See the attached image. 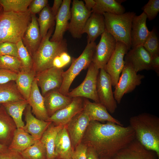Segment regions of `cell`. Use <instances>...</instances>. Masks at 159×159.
Listing matches in <instances>:
<instances>
[{"mask_svg":"<svg viewBox=\"0 0 159 159\" xmlns=\"http://www.w3.org/2000/svg\"><path fill=\"white\" fill-rule=\"evenodd\" d=\"M96 3L92 9V12L103 14L107 13L114 14H121L125 9L121 3L123 1L116 0H95Z\"/></svg>","mask_w":159,"mask_h":159,"instance_id":"4dcf8cb0","label":"cell"},{"mask_svg":"<svg viewBox=\"0 0 159 159\" xmlns=\"http://www.w3.org/2000/svg\"><path fill=\"white\" fill-rule=\"evenodd\" d=\"M90 121L88 116L83 110L66 125L73 148L81 142Z\"/></svg>","mask_w":159,"mask_h":159,"instance_id":"9a60e30c","label":"cell"},{"mask_svg":"<svg viewBox=\"0 0 159 159\" xmlns=\"http://www.w3.org/2000/svg\"><path fill=\"white\" fill-rule=\"evenodd\" d=\"M151 57L159 55V41L156 29L153 28L143 45Z\"/></svg>","mask_w":159,"mask_h":159,"instance_id":"8d00e7d4","label":"cell"},{"mask_svg":"<svg viewBox=\"0 0 159 159\" xmlns=\"http://www.w3.org/2000/svg\"><path fill=\"white\" fill-rule=\"evenodd\" d=\"M25 159H46V151L40 139L20 153Z\"/></svg>","mask_w":159,"mask_h":159,"instance_id":"e575fe53","label":"cell"},{"mask_svg":"<svg viewBox=\"0 0 159 159\" xmlns=\"http://www.w3.org/2000/svg\"><path fill=\"white\" fill-rule=\"evenodd\" d=\"M54 29V27L50 29L46 35L42 38L39 47L32 57V69L37 74L53 67L54 58L62 52L67 51L65 39L59 42L50 40Z\"/></svg>","mask_w":159,"mask_h":159,"instance_id":"277c9868","label":"cell"},{"mask_svg":"<svg viewBox=\"0 0 159 159\" xmlns=\"http://www.w3.org/2000/svg\"><path fill=\"white\" fill-rule=\"evenodd\" d=\"M44 97L45 107L49 117L67 106L72 100V98L64 95L57 90L49 92Z\"/></svg>","mask_w":159,"mask_h":159,"instance_id":"d4e9b609","label":"cell"},{"mask_svg":"<svg viewBox=\"0 0 159 159\" xmlns=\"http://www.w3.org/2000/svg\"><path fill=\"white\" fill-rule=\"evenodd\" d=\"M0 159H25L19 152L9 149L8 147L0 151Z\"/></svg>","mask_w":159,"mask_h":159,"instance_id":"bcb514c9","label":"cell"},{"mask_svg":"<svg viewBox=\"0 0 159 159\" xmlns=\"http://www.w3.org/2000/svg\"><path fill=\"white\" fill-rule=\"evenodd\" d=\"M4 55L11 56L18 58L16 44L9 42L0 43V56Z\"/></svg>","mask_w":159,"mask_h":159,"instance_id":"60d3db41","label":"cell"},{"mask_svg":"<svg viewBox=\"0 0 159 159\" xmlns=\"http://www.w3.org/2000/svg\"><path fill=\"white\" fill-rule=\"evenodd\" d=\"M105 31L104 17L103 14L92 12L85 25L83 33L87 35V42H95Z\"/></svg>","mask_w":159,"mask_h":159,"instance_id":"484cf974","label":"cell"},{"mask_svg":"<svg viewBox=\"0 0 159 159\" xmlns=\"http://www.w3.org/2000/svg\"><path fill=\"white\" fill-rule=\"evenodd\" d=\"M36 74L32 69L29 70L21 69L17 73L15 81L16 87L23 97L26 100L29 97L32 85Z\"/></svg>","mask_w":159,"mask_h":159,"instance_id":"f1b7e54d","label":"cell"},{"mask_svg":"<svg viewBox=\"0 0 159 159\" xmlns=\"http://www.w3.org/2000/svg\"><path fill=\"white\" fill-rule=\"evenodd\" d=\"M85 5L86 8L89 10H92L95 5L96 2L95 0H84Z\"/></svg>","mask_w":159,"mask_h":159,"instance_id":"f907efd6","label":"cell"},{"mask_svg":"<svg viewBox=\"0 0 159 159\" xmlns=\"http://www.w3.org/2000/svg\"><path fill=\"white\" fill-rule=\"evenodd\" d=\"M142 9L149 21L153 20L159 12V0H149Z\"/></svg>","mask_w":159,"mask_h":159,"instance_id":"ab89813d","label":"cell"},{"mask_svg":"<svg viewBox=\"0 0 159 159\" xmlns=\"http://www.w3.org/2000/svg\"><path fill=\"white\" fill-rule=\"evenodd\" d=\"M144 77V75L138 74L129 64H125L113 92L117 103H120L124 95L132 92L137 86L140 85L142 80Z\"/></svg>","mask_w":159,"mask_h":159,"instance_id":"52a82bcc","label":"cell"},{"mask_svg":"<svg viewBox=\"0 0 159 159\" xmlns=\"http://www.w3.org/2000/svg\"><path fill=\"white\" fill-rule=\"evenodd\" d=\"M83 101L82 97L72 98L69 105L55 112L47 121L53 122L56 125H66L74 117L83 110Z\"/></svg>","mask_w":159,"mask_h":159,"instance_id":"2e32d148","label":"cell"},{"mask_svg":"<svg viewBox=\"0 0 159 159\" xmlns=\"http://www.w3.org/2000/svg\"><path fill=\"white\" fill-rule=\"evenodd\" d=\"M24 100L18 91L15 81L0 84V105Z\"/></svg>","mask_w":159,"mask_h":159,"instance_id":"d6a6232c","label":"cell"},{"mask_svg":"<svg viewBox=\"0 0 159 159\" xmlns=\"http://www.w3.org/2000/svg\"><path fill=\"white\" fill-rule=\"evenodd\" d=\"M18 58L22 66V69L29 70L32 69L33 59L32 56L21 40L16 43Z\"/></svg>","mask_w":159,"mask_h":159,"instance_id":"f35d334b","label":"cell"},{"mask_svg":"<svg viewBox=\"0 0 159 159\" xmlns=\"http://www.w3.org/2000/svg\"><path fill=\"white\" fill-rule=\"evenodd\" d=\"M31 19L29 10L20 13L3 11L0 15V43L16 44L21 40Z\"/></svg>","mask_w":159,"mask_h":159,"instance_id":"3957f363","label":"cell"},{"mask_svg":"<svg viewBox=\"0 0 159 159\" xmlns=\"http://www.w3.org/2000/svg\"><path fill=\"white\" fill-rule=\"evenodd\" d=\"M3 11V9L1 6H0V15Z\"/></svg>","mask_w":159,"mask_h":159,"instance_id":"db71d44e","label":"cell"},{"mask_svg":"<svg viewBox=\"0 0 159 159\" xmlns=\"http://www.w3.org/2000/svg\"><path fill=\"white\" fill-rule=\"evenodd\" d=\"M83 111L87 115L90 121L111 122L123 126L120 122L112 117L106 107L100 103L92 102L83 98Z\"/></svg>","mask_w":159,"mask_h":159,"instance_id":"ffe728a7","label":"cell"},{"mask_svg":"<svg viewBox=\"0 0 159 159\" xmlns=\"http://www.w3.org/2000/svg\"><path fill=\"white\" fill-rule=\"evenodd\" d=\"M83 138L85 144L93 148L98 156L111 158L135 140V135L130 125L124 127L111 122L102 124L92 121Z\"/></svg>","mask_w":159,"mask_h":159,"instance_id":"6da1fadb","label":"cell"},{"mask_svg":"<svg viewBox=\"0 0 159 159\" xmlns=\"http://www.w3.org/2000/svg\"><path fill=\"white\" fill-rule=\"evenodd\" d=\"M7 147H8L0 143V151H1Z\"/></svg>","mask_w":159,"mask_h":159,"instance_id":"816d5d0a","label":"cell"},{"mask_svg":"<svg viewBox=\"0 0 159 159\" xmlns=\"http://www.w3.org/2000/svg\"><path fill=\"white\" fill-rule=\"evenodd\" d=\"M147 16L143 12L138 16H134L130 33L131 48L143 46L148 38L150 31L147 26Z\"/></svg>","mask_w":159,"mask_h":159,"instance_id":"ac0fdd59","label":"cell"},{"mask_svg":"<svg viewBox=\"0 0 159 159\" xmlns=\"http://www.w3.org/2000/svg\"><path fill=\"white\" fill-rule=\"evenodd\" d=\"M25 110L26 124L23 129L36 139H40L52 122L40 120L34 117L32 114L31 107L29 104Z\"/></svg>","mask_w":159,"mask_h":159,"instance_id":"603a6c76","label":"cell"},{"mask_svg":"<svg viewBox=\"0 0 159 159\" xmlns=\"http://www.w3.org/2000/svg\"><path fill=\"white\" fill-rule=\"evenodd\" d=\"M129 51L125 44L117 42L115 50L104 68L110 77L112 86L115 87L118 81L125 65L124 57Z\"/></svg>","mask_w":159,"mask_h":159,"instance_id":"4fadbf2b","label":"cell"},{"mask_svg":"<svg viewBox=\"0 0 159 159\" xmlns=\"http://www.w3.org/2000/svg\"><path fill=\"white\" fill-rule=\"evenodd\" d=\"M64 72L63 68L52 67L37 74L35 78L43 97L50 91L59 90L62 83Z\"/></svg>","mask_w":159,"mask_h":159,"instance_id":"7c38bea8","label":"cell"},{"mask_svg":"<svg viewBox=\"0 0 159 159\" xmlns=\"http://www.w3.org/2000/svg\"><path fill=\"white\" fill-rule=\"evenodd\" d=\"M0 69L18 73L22 69L21 62L17 57L9 55L0 56Z\"/></svg>","mask_w":159,"mask_h":159,"instance_id":"74e56055","label":"cell"},{"mask_svg":"<svg viewBox=\"0 0 159 159\" xmlns=\"http://www.w3.org/2000/svg\"><path fill=\"white\" fill-rule=\"evenodd\" d=\"M42 38L37 18L35 14H31V21L22 40L32 57L39 47Z\"/></svg>","mask_w":159,"mask_h":159,"instance_id":"44dd1931","label":"cell"},{"mask_svg":"<svg viewBox=\"0 0 159 159\" xmlns=\"http://www.w3.org/2000/svg\"><path fill=\"white\" fill-rule=\"evenodd\" d=\"M96 45L92 62L99 69H104L116 47L117 41L106 30Z\"/></svg>","mask_w":159,"mask_h":159,"instance_id":"8fae6325","label":"cell"},{"mask_svg":"<svg viewBox=\"0 0 159 159\" xmlns=\"http://www.w3.org/2000/svg\"><path fill=\"white\" fill-rule=\"evenodd\" d=\"M63 0H54L51 10L53 15L55 17L61 6Z\"/></svg>","mask_w":159,"mask_h":159,"instance_id":"c3c4849f","label":"cell"},{"mask_svg":"<svg viewBox=\"0 0 159 159\" xmlns=\"http://www.w3.org/2000/svg\"><path fill=\"white\" fill-rule=\"evenodd\" d=\"M92 12V10L86 8L83 1L73 0L67 30L73 38H81L86 23Z\"/></svg>","mask_w":159,"mask_h":159,"instance_id":"9c48e42d","label":"cell"},{"mask_svg":"<svg viewBox=\"0 0 159 159\" xmlns=\"http://www.w3.org/2000/svg\"><path fill=\"white\" fill-rule=\"evenodd\" d=\"M70 159H72V158H70Z\"/></svg>","mask_w":159,"mask_h":159,"instance_id":"9f6ffc18","label":"cell"},{"mask_svg":"<svg viewBox=\"0 0 159 159\" xmlns=\"http://www.w3.org/2000/svg\"><path fill=\"white\" fill-rule=\"evenodd\" d=\"M130 126L134 130L135 139L145 148L159 156V118L147 113L132 116Z\"/></svg>","mask_w":159,"mask_h":159,"instance_id":"7a4b0ae2","label":"cell"},{"mask_svg":"<svg viewBox=\"0 0 159 159\" xmlns=\"http://www.w3.org/2000/svg\"><path fill=\"white\" fill-rule=\"evenodd\" d=\"M56 157L62 159L72 158L74 150L66 125L59 132L55 144Z\"/></svg>","mask_w":159,"mask_h":159,"instance_id":"4316f807","label":"cell"},{"mask_svg":"<svg viewBox=\"0 0 159 159\" xmlns=\"http://www.w3.org/2000/svg\"><path fill=\"white\" fill-rule=\"evenodd\" d=\"M1 105L4 107L8 114L13 120L17 128H23L25 125L22 119V115L28 105L27 100H24Z\"/></svg>","mask_w":159,"mask_h":159,"instance_id":"1f68e13d","label":"cell"},{"mask_svg":"<svg viewBox=\"0 0 159 159\" xmlns=\"http://www.w3.org/2000/svg\"><path fill=\"white\" fill-rule=\"evenodd\" d=\"M87 159H98V156L96 152L90 146L87 148Z\"/></svg>","mask_w":159,"mask_h":159,"instance_id":"681fc988","label":"cell"},{"mask_svg":"<svg viewBox=\"0 0 159 159\" xmlns=\"http://www.w3.org/2000/svg\"><path fill=\"white\" fill-rule=\"evenodd\" d=\"M88 146L81 142L75 148L72 157V159H87Z\"/></svg>","mask_w":159,"mask_h":159,"instance_id":"7bdbcfd3","label":"cell"},{"mask_svg":"<svg viewBox=\"0 0 159 159\" xmlns=\"http://www.w3.org/2000/svg\"><path fill=\"white\" fill-rule=\"evenodd\" d=\"M99 69L92 62L82 82L78 86L69 92L67 96L71 98L84 97L95 102L100 103L97 93V84Z\"/></svg>","mask_w":159,"mask_h":159,"instance_id":"ba28073f","label":"cell"},{"mask_svg":"<svg viewBox=\"0 0 159 159\" xmlns=\"http://www.w3.org/2000/svg\"><path fill=\"white\" fill-rule=\"evenodd\" d=\"M32 0H0L4 12H24L28 11Z\"/></svg>","mask_w":159,"mask_h":159,"instance_id":"d590c367","label":"cell"},{"mask_svg":"<svg viewBox=\"0 0 159 159\" xmlns=\"http://www.w3.org/2000/svg\"><path fill=\"white\" fill-rule=\"evenodd\" d=\"M17 73L9 70L0 69V84H3L11 81H15Z\"/></svg>","mask_w":159,"mask_h":159,"instance_id":"f6af8a7d","label":"cell"},{"mask_svg":"<svg viewBox=\"0 0 159 159\" xmlns=\"http://www.w3.org/2000/svg\"><path fill=\"white\" fill-rule=\"evenodd\" d=\"M151 57L143 46L131 48L124 57L125 64L130 65L136 72L152 70Z\"/></svg>","mask_w":159,"mask_h":159,"instance_id":"5bb4252c","label":"cell"},{"mask_svg":"<svg viewBox=\"0 0 159 159\" xmlns=\"http://www.w3.org/2000/svg\"><path fill=\"white\" fill-rule=\"evenodd\" d=\"M136 15L134 12H127L121 14L104 13L105 30L117 42L125 44L129 50L131 48L130 33L132 21Z\"/></svg>","mask_w":159,"mask_h":159,"instance_id":"5b68a950","label":"cell"},{"mask_svg":"<svg viewBox=\"0 0 159 159\" xmlns=\"http://www.w3.org/2000/svg\"><path fill=\"white\" fill-rule=\"evenodd\" d=\"M37 140L23 128H17L8 148L21 153L33 145Z\"/></svg>","mask_w":159,"mask_h":159,"instance_id":"f546056e","label":"cell"},{"mask_svg":"<svg viewBox=\"0 0 159 159\" xmlns=\"http://www.w3.org/2000/svg\"><path fill=\"white\" fill-rule=\"evenodd\" d=\"M1 6L0 5V6Z\"/></svg>","mask_w":159,"mask_h":159,"instance_id":"11a10c76","label":"cell"},{"mask_svg":"<svg viewBox=\"0 0 159 159\" xmlns=\"http://www.w3.org/2000/svg\"><path fill=\"white\" fill-rule=\"evenodd\" d=\"M100 159H111V158L107 157H102Z\"/></svg>","mask_w":159,"mask_h":159,"instance_id":"f5cc1de1","label":"cell"},{"mask_svg":"<svg viewBox=\"0 0 159 159\" xmlns=\"http://www.w3.org/2000/svg\"><path fill=\"white\" fill-rule=\"evenodd\" d=\"M154 152L145 148L135 139L111 159H157Z\"/></svg>","mask_w":159,"mask_h":159,"instance_id":"e0dca14e","label":"cell"},{"mask_svg":"<svg viewBox=\"0 0 159 159\" xmlns=\"http://www.w3.org/2000/svg\"><path fill=\"white\" fill-rule=\"evenodd\" d=\"M64 125H54L51 123L42 134L40 140L44 144L46 151V159H55V144L58 133Z\"/></svg>","mask_w":159,"mask_h":159,"instance_id":"83f0119b","label":"cell"},{"mask_svg":"<svg viewBox=\"0 0 159 159\" xmlns=\"http://www.w3.org/2000/svg\"><path fill=\"white\" fill-rule=\"evenodd\" d=\"M96 44L95 42H87L81 54L77 58H73L69 68L63 74V80L59 91L67 96L69 87L76 77L83 69L88 68L92 62Z\"/></svg>","mask_w":159,"mask_h":159,"instance_id":"8992f818","label":"cell"},{"mask_svg":"<svg viewBox=\"0 0 159 159\" xmlns=\"http://www.w3.org/2000/svg\"><path fill=\"white\" fill-rule=\"evenodd\" d=\"M110 77L104 69H99L97 76V91L100 102L103 105L108 111L113 113L117 108V102L115 100L112 90Z\"/></svg>","mask_w":159,"mask_h":159,"instance_id":"30bf717a","label":"cell"},{"mask_svg":"<svg viewBox=\"0 0 159 159\" xmlns=\"http://www.w3.org/2000/svg\"><path fill=\"white\" fill-rule=\"evenodd\" d=\"M47 0H32L28 10L31 14H35L41 11L48 5Z\"/></svg>","mask_w":159,"mask_h":159,"instance_id":"ee69618b","label":"cell"},{"mask_svg":"<svg viewBox=\"0 0 159 159\" xmlns=\"http://www.w3.org/2000/svg\"><path fill=\"white\" fill-rule=\"evenodd\" d=\"M71 57L67 51L62 52L54 59L52 66L59 68H63L71 61Z\"/></svg>","mask_w":159,"mask_h":159,"instance_id":"b9f144b4","label":"cell"},{"mask_svg":"<svg viewBox=\"0 0 159 159\" xmlns=\"http://www.w3.org/2000/svg\"><path fill=\"white\" fill-rule=\"evenodd\" d=\"M37 20L41 35L42 38L46 35L50 29L54 27L55 24V17L48 5L41 11Z\"/></svg>","mask_w":159,"mask_h":159,"instance_id":"836d02e7","label":"cell"},{"mask_svg":"<svg viewBox=\"0 0 159 159\" xmlns=\"http://www.w3.org/2000/svg\"><path fill=\"white\" fill-rule=\"evenodd\" d=\"M151 67L152 70H154L159 74V55L151 57Z\"/></svg>","mask_w":159,"mask_h":159,"instance_id":"7dc6e473","label":"cell"},{"mask_svg":"<svg viewBox=\"0 0 159 159\" xmlns=\"http://www.w3.org/2000/svg\"><path fill=\"white\" fill-rule=\"evenodd\" d=\"M27 101L31 107L32 112L35 117L47 121L49 116L45 107L44 98L40 93L35 78L32 83Z\"/></svg>","mask_w":159,"mask_h":159,"instance_id":"7402d4cb","label":"cell"},{"mask_svg":"<svg viewBox=\"0 0 159 159\" xmlns=\"http://www.w3.org/2000/svg\"><path fill=\"white\" fill-rule=\"evenodd\" d=\"M16 128L12 118L4 107L0 105V143L8 147Z\"/></svg>","mask_w":159,"mask_h":159,"instance_id":"cb8c5ba5","label":"cell"},{"mask_svg":"<svg viewBox=\"0 0 159 159\" xmlns=\"http://www.w3.org/2000/svg\"><path fill=\"white\" fill-rule=\"evenodd\" d=\"M71 0H63L61 6L55 17L56 26L53 35L50 40L59 42L63 39V35L68 30L69 21L71 17Z\"/></svg>","mask_w":159,"mask_h":159,"instance_id":"d6986e66","label":"cell"}]
</instances>
